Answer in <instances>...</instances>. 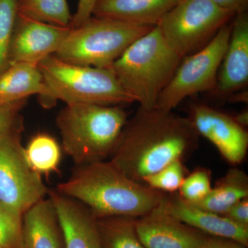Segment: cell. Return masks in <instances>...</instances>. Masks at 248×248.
Listing matches in <instances>:
<instances>
[{
	"label": "cell",
	"mask_w": 248,
	"mask_h": 248,
	"mask_svg": "<svg viewBox=\"0 0 248 248\" xmlns=\"http://www.w3.org/2000/svg\"><path fill=\"white\" fill-rule=\"evenodd\" d=\"M200 135L187 117L140 107L127 120L109 161L134 182L190 155ZM144 185V184H143Z\"/></svg>",
	"instance_id": "obj_1"
},
{
	"label": "cell",
	"mask_w": 248,
	"mask_h": 248,
	"mask_svg": "<svg viewBox=\"0 0 248 248\" xmlns=\"http://www.w3.org/2000/svg\"><path fill=\"white\" fill-rule=\"evenodd\" d=\"M55 191L84 205L95 218H139L159 205L164 196L134 182L105 160L77 166Z\"/></svg>",
	"instance_id": "obj_2"
},
{
	"label": "cell",
	"mask_w": 248,
	"mask_h": 248,
	"mask_svg": "<svg viewBox=\"0 0 248 248\" xmlns=\"http://www.w3.org/2000/svg\"><path fill=\"white\" fill-rule=\"evenodd\" d=\"M128 120L120 106L66 104L56 117L63 151L77 166L109 157Z\"/></svg>",
	"instance_id": "obj_3"
},
{
	"label": "cell",
	"mask_w": 248,
	"mask_h": 248,
	"mask_svg": "<svg viewBox=\"0 0 248 248\" xmlns=\"http://www.w3.org/2000/svg\"><path fill=\"white\" fill-rule=\"evenodd\" d=\"M182 60L155 27L129 46L110 68L134 102L151 110Z\"/></svg>",
	"instance_id": "obj_4"
},
{
	"label": "cell",
	"mask_w": 248,
	"mask_h": 248,
	"mask_svg": "<svg viewBox=\"0 0 248 248\" xmlns=\"http://www.w3.org/2000/svg\"><path fill=\"white\" fill-rule=\"evenodd\" d=\"M45 93L41 98L45 107L56 101L66 104H92L120 106L134 102L125 93L110 68L81 66L54 55L39 63Z\"/></svg>",
	"instance_id": "obj_5"
},
{
	"label": "cell",
	"mask_w": 248,
	"mask_h": 248,
	"mask_svg": "<svg viewBox=\"0 0 248 248\" xmlns=\"http://www.w3.org/2000/svg\"><path fill=\"white\" fill-rule=\"evenodd\" d=\"M153 27L91 16L79 27L71 28L54 56L73 64L110 68L129 46Z\"/></svg>",
	"instance_id": "obj_6"
},
{
	"label": "cell",
	"mask_w": 248,
	"mask_h": 248,
	"mask_svg": "<svg viewBox=\"0 0 248 248\" xmlns=\"http://www.w3.org/2000/svg\"><path fill=\"white\" fill-rule=\"evenodd\" d=\"M235 15L211 0H181L156 27L170 48L183 59L208 45Z\"/></svg>",
	"instance_id": "obj_7"
},
{
	"label": "cell",
	"mask_w": 248,
	"mask_h": 248,
	"mask_svg": "<svg viewBox=\"0 0 248 248\" xmlns=\"http://www.w3.org/2000/svg\"><path fill=\"white\" fill-rule=\"evenodd\" d=\"M231 29L232 21L223 26L203 48L182 59L155 108L171 111L186 98L215 91Z\"/></svg>",
	"instance_id": "obj_8"
},
{
	"label": "cell",
	"mask_w": 248,
	"mask_h": 248,
	"mask_svg": "<svg viewBox=\"0 0 248 248\" xmlns=\"http://www.w3.org/2000/svg\"><path fill=\"white\" fill-rule=\"evenodd\" d=\"M20 133L0 138V204L23 215L49 191L42 175L28 162Z\"/></svg>",
	"instance_id": "obj_9"
},
{
	"label": "cell",
	"mask_w": 248,
	"mask_h": 248,
	"mask_svg": "<svg viewBox=\"0 0 248 248\" xmlns=\"http://www.w3.org/2000/svg\"><path fill=\"white\" fill-rule=\"evenodd\" d=\"M187 118L199 135L212 142L224 159L236 165L244 161L248 148V133L234 117L203 103L189 106Z\"/></svg>",
	"instance_id": "obj_10"
},
{
	"label": "cell",
	"mask_w": 248,
	"mask_h": 248,
	"mask_svg": "<svg viewBox=\"0 0 248 248\" xmlns=\"http://www.w3.org/2000/svg\"><path fill=\"white\" fill-rule=\"evenodd\" d=\"M71 27H56L18 16L10 45L9 65L27 63L37 66L55 55Z\"/></svg>",
	"instance_id": "obj_11"
},
{
	"label": "cell",
	"mask_w": 248,
	"mask_h": 248,
	"mask_svg": "<svg viewBox=\"0 0 248 248\" xmlns=\"http://www.w3.org/2000/svg\"><path fill=\"white\" fill-rule=\"evenodd\" d=\"M145 248H197L208 235L181 221L159 204L135 222Z\"/></svg>",
	"instance_id": "obj_12"
},
{
	"label": "cell",
	"mask_w": 248,
	"mask_h": 248,
	"mask_svg": "<svg viewBox=\"0 0 248 248\" xmlns=\"http://www.w3.org/2000/svg\"><path fill=\"white\" fill-rule=\"evenodd\" d=\"M214 94L228 98L247 86L248 83V14L235 15L231 37L220 66Z\"/></svg>",
	"instance_id": "obj_13"
},
{
	"label": "cell",
	"mask_w": 248,
	"mask_h": 248,
	"mask_svg": "<svg viewBox=\"0 0 248 248\" xmlns=\"http://www.w3.org/2000/svg\"><path fill=\"white\" fill-rule=\"evenodd\" d=\"M160 204L178 219L204 234L232 239L248 247V227L238 224L224 215L198 208L179 195H164Z\"/></svg>",
	"instance_id": "obj_14"
},
{
	"label": "cell",
	"mask_w": 248,
	"mask_h": 248,
	"mask_svg": "<svg viewBox=\"0 0 248 248\" xmlns=\"http://www.w3.org/2000/svg\"><path fill=\"white\" fill-rule=\"evenodd\" d=\"M48 196L56 210L63 248H102L95 218L86 207L57 191Z\"/></svg>",
	"instance_id": "obj_15"
},
{
	"label": "cell",
	"mask_w": 248,
	"mask_h": 248,
	"mask_svg": "<svg viewBox=\"0 0 248 248\" xmlns=\"http://www.w3.org/2000/svg\"><path fill=\"white\" fill-rule=\"evenodd\" d=\"M63 238L50 197L32 205L22 216L19 248H62Z\"/></svg>",
	"instance_id": "obj_16"
},
{
	"label": "cell",
	"mask_w": 248,
	"mask_h": 248,
	"mask_svg": "<svg viewBox=\"0 0 248 248\" xmlns=\"http://www.w3.org/2000/svg\"><path fill=\"white\" fill-rule=\"evenodd\" d=\"M181 0H97L92 16L156 27Z\"/></svg>",
	"instance_id": "obj_17"
},
{
	"label": "cell",
	"mask_w": 248,
	"mask_h": 248,
	"mask_svg": "<svg viewBox=\"0 0 248 248\" xmlns=\"http://www.w3.org/2000/svg\"><path fill=\"white\" fill-rule=\"evenodd\" d=\"M45 93L43 78L37 66L14 63L0 73V105L24 102L34 94L40 97Z\"/></svg>",
	"instance_id": "obj_18"
},
{
	"label": "cell",
	"mask_w": 248,
	"mask_h": 248,
	"mask_svg": "<svg viewBox=\"0 0 248 248\" xmlns=\"http://www.w3.org/2000/svg\"><path fill=\"white\" fill-rule=\"evenodd\" d=\"M248 198V177L238 169H231L203 200L192 203L198 208L223 215L240 201Z\"/></svg>",
	"instance_id": "obj_19"
},
{
	"label": "cell",
	"mask_w": 248,
	"mask_h": 248,
	"mask_svg": "<svg viewBox=\"0 0 248 248\" xmlns=\"http://www.w3.org/2000/svg\"><path fill=\"white\" fill-rule=\"evenodd\" d=\"M138 218L109 217L95 218L102 248H145L137 234Z\"/></svg>",
	"instance_id": "obj_20"
},
{
	"label": "cell",
	"mask_w": 248,
	"mask_h": 248,
	"mask_svg": "<svg viewBox=\"0 0 248 248\" xmlns=\"http://www.w3.org/2000/svg\"><path fill=\"white\" fill-rule=\"evenodd\" d=\"M17 15L63 28L71 27L73 19L66 0H18Z\"/></svg>",
	"instance_id": "obj_21"
},
{
	"label": "cell",
	"mask_w": 248,
	"mask_h": 248,
	"mask_svg": "<svg viewBox=\"0 0 248 248\" xmlns=\"http://www.w3.org/2000/svg\"><path fill=\"white\" fill-rule=\"evenodd\" d=\"M24 153L31 167L41 175L58 172L62 149L53 137L46 133L34 135L24 148Z\"/></svg>",
	"instance_id": "obj_22"
},
{
	"label": "cell",
	"mask_w": 248,
	"mask_h": 248,
	"mask_svg": "<svg viewBox=\"0 0 248 248\" xmlns=\"http://www.w3.org/2000/svg\"><path fill=\"white\" fill-rule=\"evenodd\" d=\"M17 18V0H0V73L9 66L10 45Z\"/></svg>",
	"instance_id": "obj_23"
},
{
	"label": "cell",
	"mask_w": 248,
	"mask_h": 248,
	"mask_svg": "<svg viewBox=\"0 0 248 248\" xmlns=\"http://www.w3.org/2000/svg\"><path fill=\"white\" fill-rule=\"evenodd\" d=\"M182 161L177 160L158 172L143 178V184L160 192H175L179 190L186 177Z\"/></svg>",
	"instance_id": "obj_24"
},
{
	"label": "cell",
	"mask_w": 248,
	"mask_h": 248,
	"mask_svg": "<svg viewBox=\"0 0 248 248\" xmlns=\"http://www.w3.org/2000/svg\"><path fill=\"white\" fill-rule=\"evenodd\" d=\"M212 186L210 173L207 170L194 171L185 177L179 187V196L190 203L202 201L210 193Z\"/></svg>",
	"instance_id": "obj_25"
},
{
	"label": "cell",
	"mask_w": 248,
	"mask_h": 248,
	"mask_svg": "<svg viewBox=\"0 0 248 248\" xmlns=\"http://www.w3.org/2000/svg\"><path fill=\"white\" fill-rule=\"evenodd\" d=\"M22 216L0 204V246L1 247L19 248Z\"/></svg>",
	"instance_id": "obj_26"
},
{
	"label": "cell",
	"mask_w": 248,
	"mask_h": 248,
	"mask_svg": "<svg viewBox=\"0 0 248 248\" xmlns=\"http://www.w3.org/2000/svg\"><path fill=\"white\" fill-rule=\"evenodd\" d=\"M25 103L24 101L9 105H0V138L14 132L22 131L20 111Z\"/></svg>",
	"instance_id": "obj_27"
},
{
	"label": "cell",
	"mask_w": 248,
	"mask_h": 248,
	"mask_svg": "<svg viewBox=\"0 0 248 248\" xmlns=\"http://www.w3.org/2000/svg\"><path fill=\"white\" fill-rule=\"evenodd\" d=\"M97 0H79L78 9L72 19L71 28L78 27L92 16L93 8Z\"/></svg>",
	"instance_id": "obj_28"
},
{
	"label": "cell",
	"mask_w": 248,
	"mask_h": 248,
	"mask_svg": "<svg viewBox=\"0 0 248 248\" xmlns=\"http://www.w3.org/2000/svg\"><path fill=\"white\" fill-rule=\"evenodd\" d=\"M223 215L238 224L248 227V198L240 201Z\"/></svg>",
	"instance_id": "obj_29"
},
{
	"label": "cell",
	"mask_w": 248,
	"mask_h": 248,
	"mask_svg": "<svg viewBox=\"0 0 248 248\" xmlns=\"http://www.w3.org/2000/svg\"><path fill=\"white\" fill-rule=\"evenodd\" d=\"M237 241L226 238L207 236L197 248H247Z\"/></svg>",
	"instance_id": "obj_30"
},
{
	"label": "cell",
	"mask_w": 248,
	"mask_h": 248,
	"mask_svg": "<svg viewBox=\"0 0 248 248\" xmlns=\"http://www.w3.org/2000/svg\"><path fill=\"white\" fill-rule=\"evenodd\" d=\"M218 7L235 14L247 12L248 0H211Z\"/></svg>",
	"instance_id": "obj_31"
},
{
	"label": "cell",
	"mask_w": 248,
	"mask_h": 248,
	"mask_svg": "<svg viewBox=\"0 0 248 248\" xmlns=\"http://www.w3.org/2000/svg\"><path fill=\"white\" fill-rule=\"evenodd\" d=\"M234 117V120L237 122L241 126L246 128V127L248 125V110L243 111L239 115L235 116Z\"/></svg>",
	"instance_id": "obj_32"
},
{
	"label": "cell",
	"mask_w": 248,
	"mask_h": 248,
	"mask_svg": "<svg viewBox=\"0 0 248 248\" xmlns=\"http://www.w3.org/2000/svg\"><path fill=\"white\" fill-rule=\"evenodd\" d=\"M233 102H248V93H234L228 97Z\"/></svg>",
	"instance_id": "obj_33"
},
{
	"label": "cell",
	"mask_w": 248,
	"mask_h": 248,
	"mask_svg": "<svg viewBox=\"0 0 248 248\" xmlns=\"http://www.w3.org/2000/svg\"><path fill=\"white\" fill-rule=\"evenodd\" d=\"M0 248H4L1 247V246H0Z\"/></svg>",
	"instance_id": "obj_34"
},
{
	"label": "cell",
	"mask_w": 248,
	"mask_h": 248,
	"mask_svg": "<svg viewBox=\"0 0 248 248\" xmlns=\"http://www.w3.org/2000/svg\"><path fill=\"white\" fill-rule=\"evenodd\" d=\"M17 1H18V0H17Z\"/></svg>",
	"instance_id": "obj_35"
}]
</instances>
